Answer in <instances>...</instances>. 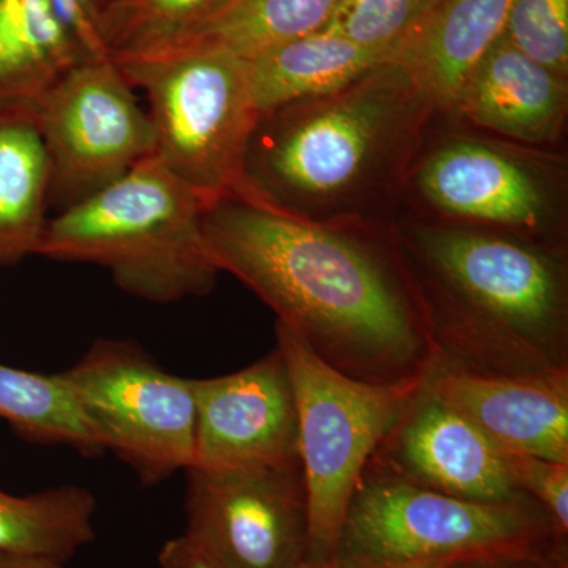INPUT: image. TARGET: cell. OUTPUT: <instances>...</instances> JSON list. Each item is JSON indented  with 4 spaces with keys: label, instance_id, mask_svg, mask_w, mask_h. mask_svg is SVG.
Here are the masks:
<instances>
[{
    "label": "cell",
    "instance_id": "4fadbf2b",
    "mask_svg": "<svg viewBox=\"0 0 568 568\" xmlns=\"http://www.w3.org/2000/svg\"><path fill=\"white\" fill-rule=\"evenodd\" d=\"M368 466L459 499L503 504L528 496L515 487L506 452L429 390L425 379Z\"/></svg>",
    "mask_w": 568,
    "mask_h": 568
},
{
    "label": "cell",
    "instance_id": "f546056e",
    "mask_svg": "<svg viewBox=\"0 0 568 568\" xmlns=\"http://www.w3.org/2000/svg\"><path fill=\"white\" fill-rule=\"evenodd\" d=\"M455 562H440V560H428V562H403L386 564V566H376L369 568H450Z\"/></svg>",
    "mask_w": 568,
    "mask_h": 568
},
{
    "label": "cell",
    "instance_id": "ba28073f",
    "mask_svg": "<svg viewBox=\"0 0 568 568\" xmlns=\"http://www.w3.org/2000/svg\"><path fill=\"white\" fill-rule=\"evenodd\" d=\"M297 405L298 448L308 497V562L332 564L347 507L366 465L425 377L396 384L354 379L275 325Z\"/></svg>",
    "mask_w": 568,
    "mask_h": 568
},
{
    "label": "cell",
    "instance_id": "8fae6325",
    "mask_svg": "<svg viewBox=\"0 0 568 568\" xmlns=\"http://www.w3.org/2000/svg\"><path fill=\"white\" fill-rule=\"evenodd\" d=\"M185 473V536L220 566L301 568L308 560L302 466Z\"/></svg>",
    "mask_w": 568,
    "mask_h": 568
},
{
    "label": "cell",
    "instance_id": "7402d4cb",
    "mask_svg": "<svg viewBox=\"0 0 568 568\" xmlns=\"http://www.w3.org/2000/svg\"><path fill=\"white\" fill-rule=\"evenodd\" d=\"M0 420L26 443L70 447L89 458L108 452L61 373L43 375L0 364Z\"/></svg>",
    "mask_w": 568,
    "mask_h": 568
},
{
    "label": "cell",
    "instance_id": "7a4b0ae2",
    "mask_svg": "<svg viewBox=\"0 0 568 568\" xmlns=\"http://www.w3.org/2000/svg\"><path fill=\"white\" fill-rule=\"evenodd\" d=\"M437 110L392 59L338 91L263 112L242 189L315 222L394 223Z\"/></svg>",
    "mask_w": 568,
    "mask_h": 568
},
{
    "label": "cell",
    "instance_id": "6da1fadb",
    "mask_svg": "<svg viewBox=\"0 0 568 568\" xmlns=\"http://www.w3.org/2000/svg\"><path fill=\"white\" fill-rule=\"evenodd\" d=\"M205 244L332 368L354 379H420L436 361L428 313L394 223L302 219L237 186L204 205Z\"/></svg>",
    "mask_w": 568,
    "mask_h": 568
},
{
    "label": "cell",
    "instance_id": "4316f807",
    "mask_svg": "<svg viewBox=\"0 0 568 568\" xmlns=\"http://www.w3.org/2000/svg\"><path fill=\"white\" fill-rule=\"evenodd\" d=\"M159 568H224L185 534L171 538L159 555Z\"/></svg>",
    "mask_w": 568,
    "mask_h": 568
},
{
    "label": "cell",
    "instance_id": "277c9868",
    "mask_svg": "<svg viewBox=\"0 0 568 568\" xmlns=\"http://www.w3.org/2000/svg\"><path fill=\"white\" fill-rule=\"evenodd\" d=\"M204 203L155 156L89 200L54 213L39 256L99 265L126 294L174 304L203 297L222 272L203 230Z\"/></svg>",
    "mask_w": 568,
    "mask_h": 568
},
{
    "label": "cell",
    "instance_id": "83f0119b",
    "mask_svg": "<svg viewBox=\"0 0 568 568\" xmlns=\"http://www.w3.org/2000/svg\"><path fill=\"white\" fill-rule=\"evenodd\" d=\"M450 568H567L549 560L530 558V556H491V558H478L459 560L452 564Z\"/></svg>",
    "mask_w": 568,
    "mask_h": 568
},
{
    "label": "cell",
    "instance_id": "9c48e42d",
    "mask_svg": "<svg viewBox=\"0 0 568 568\" xmlns=\"http://www.w3.org/2000/svg\"><path fill=\"white\" fill-rule=\"evenodd\" d=\"M108 452L155 487L194 455L193 379L164 372L133 339H97L61 373Z\"/></svg>",
    "mask_w": 568,
    "mask_h": 568
},
{
    "label": "cell",
    "instance_id": "2e32d148",
    "mask_svg": "<svg viewBox=\"0 0 568 568\" xmlns=\"http://www.w3.org/2000/svg\"><path fill=\"white\" fill-rule=\"evenodd\" d=\"M511 0H429L395 50V59L429 93L437 114L454 110L459 88L504 32Z\"/></svg>",
    "mask_w": 568,
    "mask_h": 568
},
{
    "label": "cell",
    "instance_id": "f1b7e54d",
    "mask_svg": "<svg viewBox=\"0 0 568 568\" xmlns=\"http://www.w3.org/2000/svg\"><path fill=\"white\" fill-rule=\"evenodd\" d=\"M0 568H65V564L37 556H0Z\"/></svg>",
    "mask_w": 568,
    "mask_h": 568
},
{
    "label": "cell",
    "instance_id": "e0dca14e",
    "mask_svg": "<svg viewBox=\"0 0 568 568\" xmlns=\"http://www.w3.org/2000/svg\"><path fill=\"white\" fill-rule=\"evenodd\" d=\"M50 170L33 103L0 104V268L39 256Z\"/></svg>",
    "mask_w": 568,
    "mask_h": 568
},
{
    "label": "cell",
    "instance_id": "cb8c5ba5",
    "mask_svg": "<svg viewBox=\"0 0 568 568\" xmlns=\"http://www.w3.org/2000/svg\"><path fill=\"white\" fill-rule=\"evenodd\" d=\"M429 0H339L324 29L372 48L394 52Z\"/></svg>",
    "mask_w": 568,
    "mask_h": 568
},
{
    "label": "cell",
    "instance_id": "30bf717a",
    "mask_svg": "<svg viewBox=\"0 0 568 568\" xmlns=\"http://www.w3.org/2000/svg\"><path fill=\"white\" fill-rule=\"evenodd\" d=\"M50 170V207L89 200L153 155L148 111L108 55L74 65L33 102Z\"/></svg>",
    "mask_w": 568,
    "mask_h": 568
},
{
    "label": "cell",
    "instance_id": "44dd1931",
    "mask_svg": "<svg viewBox=\"0 0 568 568\" xmlns=\"http://www.w3.org/2000/svg\"><path fill=\"white\" fill-rule=\"evenodd\" d=\"M97 499L80 485L32 495L0 489V556H37L67 564L95 540Z\"/></svg>",
    "mask_w": 568,
    "mask_h": 568
},
{
    "label": "cell",
    "instance_id": "603a6c76",
    "mask_svg": "<svg viewBox=\"0 0 568 568\" xmlns=\"http://www.w3.org/2000/svg\"><path fill=\"white\" fill-rule=\"evenodd\" d=\"M223 0H108L100 39L110 55H136L170 43Z\"/></svg>",
    "mask_w": 568,
    "mask_h": 568
},
{
    "label": "cell",
    "instance_id": "d4e9b609",
    "mask_svg": "<svg viewBox=\"0 0 568 568\" xmlns=\"http://www.w3.org/2000/svg\"><path fill=\"white\" fill-rule=\"evenodd\" d=\"M503 33L530 59L568 78V0H511Z\"/></svg>",
    "mask_w": 568,
    "mask_h": 568
},
{
    "label": "cell",
    "instance_id": "5b68a950",
    "mask_svg": "<svg viewBox=\"0 0 568 568\" xmlns=\"http://www.w3.org/2000/svg\"><path fill=\"white\" fill-rule=\"evenodd\" d=\"M530 556L568 568V536L530 496L477 503L366 465L347 507L335 568Z\"/></svg>",
    "mask_w": 568,
    "mask_h": 568
},
{
    "label": "cell",
    "instance_id": "ac0fdd59",
    "mask_svg": "<svg viewBox=\"0 0 568 568\" xmlns=\"http://www.w3.org/2000/svg\"><path fill=\"white\" fill-rule=\"evenodd\" d=\"M392 59L394 52L361 47L323 28L245 61L254 102L263 114L286 103L338 91Z\"/></svg>",
    "mask_w": 568,
    "mask_h": 568
},
{
    "label": "cell",
    "instance_id": "3957f363",
    "mask_svg": "<svg viewBox=\"0 0 568 568\" xmlns=\"http://www.w3.org/2000/svg\"><path fill=\"white\" fill-rule=\"evenodd\" d=\"M437 358L485 376H568V245L394 220Z\"/></svg>",
    "mask_w": 568,
    "mask_h": 568
},
{
    "label": "cell",
    "instance_id": "484cf974",
    "mask_svg": "<svg viewBox=\"0 0 568 568\" xmlns=\"http://www.w3.org/2000/svg\"><path fill=\"white\" fill-rule=\"evenodd\" d=\"M507 466L515 487L536 499L560 532L568 536V465L507 454Z\"/></svg>",
    "mask_w": 568,
    "mask_h": 568
},
{
    "label": "cell",
    "instance_id": "9a60e30c",
    "mask_svg": "<svg viewBox=\"0 0 568 568\" xmlns=\"http://www.w3.org/2000/svg\"><path fill=\"white\" fill-rule=\"evenodd\" d=\"M568 78L518 50L504 33L474 63L447 119L530 148L560 149Z\"/></svg>",
    "mask_w": 568,
    "mask_h": 568
},
{
    "label": "cell",
    "instance_id": "7c38bea8",
    "mask_svg": "<svg viewBox=\"0 0 568 568\" xmlns=\"http://www.w3.org/2000/svg\"><path fill=\"white\" fill-rule=\"evenodd\" d=\"M193 469L302 466L293 381L282 351L231 375L193 379Z\"/></svg>",
    "mask_w": 568,
    "mask_h": 568
},
{
    "label": "cell",
    "instance_id": "52a82bcc",
    "mask_svg": "<svg viewBox=\"0 0 568 568\" xmlns=\"http://www.w3.org/2000/svg\"><path fill=\"white\" fill-rule=\"evenodd\" d=\"M111 58L148 100L153 156L204 205L237 189L261 118L245 59L215 50Z\"/></svg>",
    "mask_w": 568,
    "mask_h": 568
},
{
    "label": "cell",
    "instance_id": "5bb4252c",
    "mask_svg": "<svg viewBox=\"0 0 568 568\" xmlns=\"http://www.w3.org/2000/svg\"><path fill=\"white\" fill-rule=\"evenodd\" d=\"M425 384L506 454L568 465V376H485L436 357Z\"/></svg>",
    "mask_w": 568,
    "mask_h": 568
},
{
    "label": "cell",
    "instance_id": "4dcf8cb0",
    "mask_svg": "<svg viewBox=\"0 0 568 568\" xmlns=\"http://www.w3.org/2000/svg\"><path fill=\"white\" fill-rule=\"evenodd\" d=\"M301 568H335L334 564H316V562H306Z\"/></svg>",
    "mask_w": 568,
    "mask_h": 568
},
{
    "label": "cell",
    "instance_id": "8992f818",
    "mask_svg": "<svg viewBox=\"0 0 568 568\" xmlns=\"http://www.w3.org/2000/svg\"><path fill=\"white\" fill-rule=\"evenodd\" d=\"M418 151L399 213L568 245V159L437 115Z\"/></svg>",
    "mask_w": 568,
    "mask_h": 568
},
{
    "label": "cell",
    "instance_id": "ffe728a7",
    "mask_svg": "<svg viewBox=\"0 0 568 568\" xmlns=\"http://www.w3.org/2000/svg\"><path fill=\"white\" fill-rule=\"evenodd\" d=\"M339 0H223L207 17L145 54L215 50L252 59L325 28ZM142 55V54H136Z\"/></svg>",
    "mask_w": 568,
    "mask_h": 568
},
{
    "label": "cell",
    "instance_id": "d6986e66",
    "mask_svg": "<svg viewBox=\"0 0 568 568\" xmlns=\"http://www.w3.org/2000/svg\"><path fill=\"white\" fill-rule=\"evenodd\" d=\"M85 50L58 0H0V104L33 103Z\"/></svg>",
    "mask_w": 568,
    "mask_h": 568
}]
</instances>
